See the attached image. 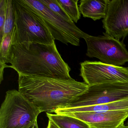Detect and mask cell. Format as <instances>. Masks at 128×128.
<instances>
[{
	"mask_svg": "<svg viewBox=\"0 0 128 128\" xmlns=\"http://www.w3.org/2000/svg\"><path fill=\"white\" fill-rule=\"evenodd\" d=\"M18 75V91L41 113L54 112L59 108L72 104L89 86L72 78Z\"/></svg>",
	"mask_w": 128,
	"mask_h": 128,
	"instance_id": "1",
	"label": "cell"
},
{
	"mask_svg": "<svg viewBox=\"0 0 128 128\" xmlns=\"http://www.w3.org/2000/svg\"><path fill=\"white\" fill-rule=\"evenodd\" d=\"M6 63V68L14 70L18 74L54 78L72 79L71 69L58 52L55 43L12 44Z\"/></svg>",
	"mask_w": 128,
	"mask_h": 128,
	"instance_id": "2",
	"label": "cell"
},
{
	"mask_svg": "<svg viewBox=\"0 0 128 128\" xmlns=\"http://www.w3.org/2000/svg\"><path fill=\"white\" fill-rule=\"evenodd\" d=\"M12 1L15 14L12 44L55 43V40L41 18L24 0Z\"/></svg>",
	"mask_w": 128,
	"mask_h": 128,
	"instance_id": "3",
	"label": "cell"
},
{
	"mask_svg": "<svg viewBox=\"0 0 128 128\" xmlns=\"http://www.w3.org/2000/svg\"><path fill=\"white\" fill-rule=\"evenodd\" d=\"M39 109L16 90L6 92L0 108V128H24L37 122Z\"/></svg>",
	"mask_w": 128,
	"mask_h": 128,
	"instance_id": "4",
	"label": "cell"
},
{
	"mask_svg": "<svg viewBox=\"0 0 128 128\" xmlns=\"http://www.w3.org/2000/svg\"><path fill=\"white\" fill-rule=\"evenodd\" d=\"M41 18L54 40L64 44L79 46L80 39L88 34L81 30L74 22H68L52 12L39 0H24Z\"/></svg>",
	"mask_w": 128,
	"mask_h": 128,
	"instance_id": "5",
	"label": "cell"
},
{
	"mask_svg": "<svg viewBox=\"0 0 128 128\" xmlns=\"http://www.w3.org/2000/svg\"><path fill=\"white\" fill-rule=\"evenodd\" d=\"M128 97V82H119L89 86L70 104L57 108L55 114H62L72 109L107 104Z\"/></svg>",
	"mask_w": 128,
	"mask_h": 128,
	"instance_id": "6",
	"label": "cell"
},
{
	"mask_svg": "<svg viewBox=\"0 0 128 128\" xmlns=\"http://www.w3.org/2000/svg\"><path fill=\"white\" fill-rule=\"evenodd\" d=\"M87 46L86 53L90 58H96L108 65L121 66L128 62V52L122 42L108 36H93L84 38Z\"/></svg>",
	"mask_w": 128,
	"mask_h": 128,
	"instance_id": "7",
	"label": "cell"
},
{
	"mask_svg": "<svg viewBox=\"0 0 128 128\" xmlns=\"http://www.w3.org/2000/svg\"><path fill=\"white\" fill-rule=\"evenodd\" d=\"M80 64V76L89 86L128 82V67L115 66L101 62L88 60Z\"/></svg>",
	"mask_w": 128,
	"mask_h": 128,
	"instance_id": "8",
	"label": "cell"
},
{
	"mask_svg": "<svg viewBox=\"0 0 128 128\" xmlns=\"http://www.w3.org/2000/svg\"><path fill=\"white\" fill-rule=\"evenodd\" d=\"M105 36L120 40L128 35V0H110L102 21Z\"/></svg>",
	"mask_w": 128,
	"mask_h": 128,
	"instance_id": "9",
	"label": "cell"
},
{
	"mask_svg": "<svg viewBox=\"0 0 128 128\" xmlns=\"http://www.w3.org/2000/svg\"><path fill=\"white\" fill-rule=\"evenodd\" d=\"M79 119L92 128H120L128 118V110L108 112H76L64 114Z\"/></svg>",
	"mask_w": 128,
	"mask_h": 128,
	"instance_id": "10",
	"label": "cell"
},
{
	"mask_svg": "<svg viewBox=\"0 0 128 128\" xmlns=\"http://www.w3.org/2000/svg\"><path fill=\"white\" fill-rule=\"evenodd\" d=\"M109 2L110 0H81L79 10L84 18L100 20L105 17Z\"/></svg>",
	"mask_w": 128,
	"mask_h": 128,
	"instance_id": "11",
	"label": "cell"
},
{
	"mask_svg": "<svg viewBox=\"0 0 128 128\" xmlns=\"http://www.w3.org/2000/svg\"><path fill=\"white\" fill-rule=\"evenodd\" d=\"M128 110V97L107 104L75 108L69 111L66 114L76 112H97Z\"/></svg>",
	"mask_w": 128,
	"mask_h": 128,
	"instance_id": "12",
	"label": "cell"
},
{
	"mask_svg": "<svg viewBox=\"0 0 128 128\" xmlns=\"http://www.w3.org/2000/svg\"><path fill=\"white\" fill-rule=\"evenodd\" d=\"M46 114L49 120L60 128H90L85 122L71 116L49 113Z\"/></svg>",
	"mask_w": 128,
	"mask_h": 128,
	"instance_id": "13",
	"label": "cell"
},
{
	"mask_svg": "<svg viewBox=\"0 0 128 128\" xmlns=\"http://www.w3.org/2000/svg\"><path fill=\"white\" fill-rule=\"evenodd\" d=\"M57 1L72 22L77 23L81 17L78 5V0H57Z\"/></svg>",
	"mask_w": 128,
	"mask_h": 128,
	"instance_id": "14",
	"label": "cell"
},
{
	"mask_svg": "<svg viewBox=\"0 0 128 128\" xmlns=\"http://www.w3.org/2000/svg\"><path fill=\"white\" fill-rule=\"evenodd\" d=\"M15 14L12 0H6V14L4 36L13 32L15 27Z\"/></svg>",
	"mask_w": 128,
	"mask_h": 128,
	"instance_id": "15",
	"label": "cell"
},
{
	"mask_svg": "<svg viewBox=\"0 0 128 128\" xmlns=\"http://www.w3.org/2000/svg\"><path fill=\"white\" fill-rule=\"evenodd\" d=\"M13 31L11 34L3 36L0 42V64H6L8 55L12 45L13 44Z\"/></svg>",
	"mask_w": 128,
	"mask_h": 128,
	"instance_id": "16",
	"label": "cell"
},
{
	"mask_svg": "<svg viewBox=\"0 0 128 128\" xmlns=\"http://www.w3.org/2000/svg\"><path fill=\"white\" fill-rule=\"evenodd\" d=\"M52 12L62 18L68 22H73L67 13L59 4L57 0H40Z\"/></svg>",
	"mask_w": 128,
	"mask_h": 128,
	"instance_id": "17",
	"label": "cell"
},
{
	"mask_svg": "<svg viewBox=\"0 0 128 128\" xmlns=\"http://www.w3.org/2000/svg\"><path fill=\"white\" fill-rule=\"evenodd\" d=\"M6 0H0V41L2 40L6 14Z\"/></svg>",
	"mask_w": 128,
	"mask_h": 128,
	"instance_id": "18",
	"label": "cell"
},
{
	"mask_svg": "<svg viewBox=\"0 0 128 128\" xmlns=\"http://www.w3.org/2000/svg\"><path fill=\"white\" fill-rule=\"evenodd\" d=\"M47 128H60L57 126L53 121L50 120H48V126Z\"/></svg>",
	"mask_w": 128,
	"mask_h": 128,
	"instance_id": "19",
	"label": "cell"
},
{
	"mask_svg": "<svg viewBox=\"0 0 128 128\" xmlns=\"http://www.w3.org/2000/svg\"><path fill=\"white\" fill-rule=\"evenodd\" d=\"M30 128H39L38 126L37 122H36L33 124L30 127Z\"/></svg>",
	"mask_w": 128,
	"mask_h": 128,
	"instance_id": "20",
	"label": "cell"
},
{
	"mask_svg": "<svg viewBox=\"0 0 128 128\" xmlns=\"http://www.w3.org/2000/svg\"><path fill=\"white\" fill-rule=\"evenodd\" d=\"M120 128H128V126H125V125H123V126H121V127H120Z\"/></svg>",
	"mask_w": 128,
	"mask_h": 128,
	"instance_id": "21",
	"label": "cell"
},
{
	"mask_svg": "<svg viewBox=\"0 0 128 128\" xmlns=\"http://www.w3.org/2000/svg\"><path fill=\"white\" fill-rule=\"evenodd\" d=\"M32 125H30V126H26V127H24V128H30V126H32Z\"/></svg>",
	"mask_w": 128,
	"mask_h": 128,
	"instance_id": "22",
	"label": "cell"
},
{
	"mask_svg": "<svg viewBox=\"0 0 128 128\" xmlns=\"http://www.w3.org/2000/svg\"><path fill=\"white\" fill-rule=\"evenodd\" d=\"M126 125H127V126H128V122H127V123H126Z\"/></svg>",
	"mask_w": 128,
	"mask_h": 128,
	"instance_id": "23",
	"label": "cell"
},
{
	"mask_svg": "<svg viewBox=\"0 0 128 128\" xmlns=\"http://www.w3.org/2000/svg\"></svg>",
	"mask_w": 128,
	"mask_h": 128,
	"instance_id": "24",
	"label": "cell"
}]
</instances>
